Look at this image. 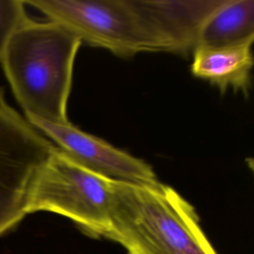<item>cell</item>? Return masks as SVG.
<instances>
[{
  "instance_id": "6da1fadb",
  "label": "cell",
  "mask_w": 254,
  "mask_h": 254,
  "mask_svg": "<svg viewBox=\"0 0 254 254\" xmlns=\"http://www.w3.org/2000/svg\"><path fill=\"white\" fill-rule=\"evenodd\" d=\"M81 45L51 20L29 19L9 41L1 65L28 120L65 123L74 60Z\"/></svg>"
},
{
  "instance_id": "7a4b0ae2",
  "label": "cell",
  "mask_w": 254,
  "mask_h": 254,
  "mask_svg": "<svg viewBox=\"0 0 254 254\" xmlns=\"http://www.w3.org/2000/svg\"><path fill=\"white\" fill-rule=\"evenodd\" d=\"M114 201L107 239L127 254H217L192 206L161 182L114 181Z\"/></svg>"
},
{
  "instance_id": "3957f363",
  "label": "cell",
  "mask_w": 254,
  "mask_h": 254,
  "mask_svg": "<svg viewBox=\"0 0 254 254\" xmlns=\"http://www.w3.org/2000/svg\"><path fill=\"white\" fill-rule=\"evenodd\" d=\"M48 20L59 23L81 44L105 49L118 57L142 52H169L144 0H28Z\"/></svg>"
},
{
  "instance_id": "277c9868",
  "label": "cell",
  "mask_w": 254,
  "mask_h": 254,
  "mask_svg": "<svg viewBox=\"0 0 254 254\" xmlns=\"http://www.w3.org/2000/svg\"><path fill=\"white\" fill-rule=\"evenodd\" d=\"M113 182L76 164L57 147L34 184L27 213L53 212L68 218L90 237L107 239Z\"/></svg>"
},
{
  "instance_id": "5b68a950",
  "label": "cell",
  "mask_w": 254,
  "mask_h": 254,
  "mask_svg": "<svg viewBox=\"0 0 254 254\" xmlns=\"http://www.w3.org/2000/svg\"><path fill=\"white\" fill-rule=\"evenodd\" d=\"M57 146L5 99L0 87V236L28 215L34 184Z\"/></svg>"
},
{
  "instance_id": "8992f818",
  "label": "cell",
  "mask_w": 254,
  "mask_h": 254,
  "mask_svg": "<svg viewBox=\"0 0 254 254\" xmlns=\"http://www.w3.org/2000/svg\"><path fill=\"white\" fill-rule=\"evenodd\" d=\"M73 162L102 177L133 184L158 182L153 167L72 123L29 120Z\"/></svg>"
},
{
  "instance_id": "52a82bcc",
  "label": "cell",
  "mask_w": 254,
  "mask_h": 254,
  "mask_svg": "<svg viewBox=\"0 0 254 254\" xmlns=\"http://www.w3.org/2000/svg\"><path fill=\"white\" fill-rule=\"evenodd\" d=\"M144 1L168 41L171 53L179 55L193 53L205 21L223 2V0Z\"/></svg>"
},
{
  "instance_id": "ba28073f",
  "label": "cell",
  "mask_w": 254,
  "mask_h": 254,
  "mask_svg": "<svg viewBox=\"0 0 254 254\" xmlns=\"http://www.w3.org/2000/svg\"><path fill=\"white\" fill-rule=\"evenodd\" d=\"M192 55V75L208 81L221 93L231 88L243 92L245 96L248 95L254 67L251 46L197 47Z\"/></svg>"
},
{
  "instance_id": "9c48e42d",
  "label": "cell",
  "mask_w": 254,
  "mask_h": 254,
  "mask_svg": "<svg viewBox=\"0 0 254 254\" xmlns=\"http://www.w3.org/2000/svg\"><path fill=\"white\" fill-rule=\"evenodd\" d=\"M253 43L254 0H223L205 21L197 47L252 46Z\"/></svg>"
},
{
  "instance_id": "30bf717a",
  "label": "cell",
  "mask_w": 254,
  "mask_h": 254,
  "mask_svg": "<svg viewBox=\"0 0 254 254\" xmlns=\"http://www.w3.org/2000/svg\"><path fill=\"white\" fill-rule=\"evenodd\" d=\"M26 6L24 0H0V63L13 35L30 19Z\"/></svg>"
},
{
  "instance_id": "8fae6325",
  "label": "cell",
  "mask_w": 254,
  "mask_h": 254,
  "mask_svg": "<svg viewBox=\"0 0 254 254\" xmlns=\"http://www.w3.org/2000/svg\"><path fill=\"white\" fill-rule=\"evenodd\" d=\"M245 162H246V164H247L248 169L251 171V173H252V174H253V176H254V157L246 158Z\"/></svg>"
}]
</instances>
